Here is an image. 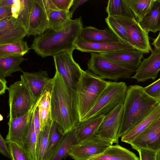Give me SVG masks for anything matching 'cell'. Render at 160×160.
I'll list each match as a JSON object with an SVG mask.
<instances>
[{
	"label": "cell",
	"mask_w": 160,
	"mask_h": 160,
	"mask_svg": "<svg viewBox=\"0 0 160 160\" xmlns=\"http://www.w3.org/2000/svg\"><path fill=\"white\" fill-rule=\"evenodd\" d=\"M90 53L91 58L87 63L88 69L104 79L116 81L121 79H128L135 72L121 67L98 53Z\"/></svg>",
	"instance_id": "obj_7"
},
{
	"label": "cell",
	"mask_w": 160,
	"mask_h": 160,
	"mask_svg": "<svg viewBox=\"0 0 160 160\" xmlns=\"http://www.w3.org/2000/svg\"><path fill=\"white\" fill-rule=\"evenodd\" d=\"M123 112V104L119 105L105 115L96 136L110 142L118 144V133Z\"/></svg>",
	"instance_id": "obj_11"
},
{
	"label": "cell",
	"mask_w": 160,
	"mask_h": 160,
	"mask_svg": "<svg viewBox=\"0 0 160 160\" xmlns=\"http://www.w3.org/2000/svg\"><path fill=\"white\" fill-rule=\"evenodd\" d=\"M83 28L82 18L70 20L60 29H50L34 39L31 48L44 58L67 51L74 50L75 43Z\"/></svg>",
	"instance_id": "obj_1"
},
{
	"label": "cell",
	"mask_w": 160,
	"mask_h": 160,
	"mask_svg": "<svg viewBox=\"0 0 160 160\" xmlns=\"http://www.w3.org/2000/svg\"><path fill=\"white\" fill-rule=\"evenodd\" d=\"M0 152L3 156L11 159V155L8 143L0 134Z\"/></svg>",
	"instance_id": "obj_43"
},
{
	"label": "cell",
	"mask_w": 160,
	"mask_h": 160,
	"mask_svg": "<svg viewBox=\"0 0 160 160\" xmlns=\"http://www.w3.org/2000/svg\"><path fill=\"white\" fill-rule=\"evenodd\" d=\"M12 160H32L27 151L15 143L8 142Z\"/></svg>",
	"instance_id": "obj_36"
},
{
	"label": "cell",
	"mask_w": 160,
	"mask_h": 160,
	"mask_svg": "<svg viewBox=\"0 0 160 160\" xmlns=\"http://www.w3.org/2000/svg\"><path fill=\"white\" fill-rule=\"evenodd\" d=\"M88 160H140L132 152L117 144L111 145L101 154Z\"/></svg>",
	"instance_id": "obj_24"
},
{
	"label": "cell",
	"mask_w": 160,
	"mask_h": 160,
	"mask_svg": "<svg viewBox=\"0 0 160 160\" xmlns=\"http://www.w3.org/2000/svg\"><path fill=\"white\" fill-rule=\"evenodd\" d=\"M31 48L23 40L0 44V58L9 56H21L28 53Z\"/></svg>",
	"instance_id": "obj_30"
},
{
	"label": "cell",
	"mask_w": 160,
	"mask_h": 160,
	"mask_svg": "<svg viewBox=\"0 0 160 160\" xmlns=\"http://www.w3.org/2000/svg\"><path fill=\"white\" fill-rule=\"evenodd\" d=\"M129 144L137 151L139 149L149 150L157 152L160 149V117Z\"/></svg>",
	"instance_id": "obj_13"
},
{
	"label": "cell",
	"mask_w": 160,
	"mask_h": 160,
	"mask_svg": "<svg viewBox=\"0 0 160 160\" xmlns=\"http://www.w3.org/2000/svg\"><path fill=\"white\" fill-rule=\"evenodd\" d=\"M111 145L96 136L75 145L68 155L74 160H88L101 154Z\"/></svg>",
	"instance_id": "obj_12"
},
{
	"label": "cell",
	"mask_w": 160,
	"mask_h": 160,
	"mask_svg": "<svg viewBox=\"0 0 160 160\" xmlns=\"http://www.w3.org/2000/svg\"><path fill=\"white\" fill-rule=\"evenodd\" d=\"M127 89L124 82L108 81L106 88L96 103L79 122L101 115H105L119 105L123 104Z\"/></svg>",
	"instance_id": "obj_5"
},
{
	"label": "cell",
	"mask_w": 160,
	"mask_h": 160,
	"mask_svg": "<svg viewBox=\"0 0 160 160\" xmlns=\"http://www.w3.org/2000/svg\"><path fill=\"white\" fill-rule=\"evenodd\" d=\"M77 144L74 128L64 134L49 160H61Z\"/></svg>",
	"instance_id": "obj_27"
},
{
	"label": "cell",
	"mask_w": 160,
	"mask_h": 160,
	"mask_svg": "<svg viewBox=\"0 0 160 160\" xmlns=\"http://www.w3.org/2000/svg\"><path fill=\"white\" fill-rule=\"evenodd\" d=\"M27 35V30L13 17L0 21V44L23 40Z\"/></svg>",
	"instance_id": "obj_17"
},
{
	"label": "cell",
	"mask_w": 160,
	"mask_h": 160,
	"mask_svg": "<svg viewBox=\"0 0 160 160\" xmlns=\"http://www.w3.org/2000/svg\"><path fill=\"white\" fill-rule=\"evenodd\" d=\"M72 17L69 12L53 10L49 16V29L57 31L61 29Z\"/></svg>",
	"instance_id": "obj_32"
},
{
	"label": "cell",
	"mask_w": 160,
	"mask_h": 160,
	"mask_svg": "<svg viewBox=\"0 0 160 160\" xmlns=\"http://www.w3.org/2000/svg\"><path fill=\"white\" fill-rule=\"evenodd\" d=\"M152 0H126L138 22L148 11Z\"/></svg>",
	"instance_id": "obj_33"
},
{
	"label": "cell",
	"mask_w": 160,
	"mask_h": 160,
	"mask_svg": "<svg viewBox=\"0 0 160 160\" xmlns=\"http://www.w3.org/2000/svg\"><path fill=\"white\" fill-rule=\"evenodd\" d=\"M160 101L148 95L138 85L128 87L123 103V112L118 133L119 138L144 118L156 107Z\"/></svg>",
	"instance_id": "obj_3"
},
{
	"label": "cell",
	"mask_w": 160,
	"mask_h": 160,
	"mask_svg": "<svg viewBox=\"0 0 160 160\" xmlns=\"http://www.w3.org/2000/svg\"><path fill=\"white\" fill-rule=\"evenodd\" d=\"M73 51L60 52L53 58L56 70L62 76L77 101V88L82 70L73 59Z\"/></svg>",
	"instance_id": "obj_8"
},
{
	"label": "cell",
	"mask_w": 160,
	"mask_h": 160,
	"mask_svg": "<svg viewBox=\"0 0 160 160\" xmlns=\"http://www.w3.org/2000/svg\"><path fill=\"white\" fill-rule=\"evenodd\" d=\"M65 134L56 122L52 121L49 132L48 143L43 160H49Z\"/></svg>",
	"instance_id": "obj_28"
},
{
	"label": "cell",
	"mask_w": 160,
	"mask_h": 160,
	"mask_svg": "<svg viewBox=\"0 0 160 160\" xmlns=\"http://www.w3.org/2000/svg\"><path fill=\"white\" fill-rule=\"evenodd\" d=\"M137 152L140 160H156V152L143 149H139Z\"/></svg>",
	"instance_id": "obj_41"
},
{
	"label": "cell",
	"mask_w": 160,
	"mask_h": 160,
	"mask_svg": "<svg viewBox=\"0 0 160 160\" xmlns=\"http://www.w3.org/2000/svg\"><path fill=\"white\" fill-rule=\"evenodd\" d=\"M75 49L82 52L98 53L123 50L135 49L131 45L119 42H92L78 38L75 44Z\"/></svg>",
	"instance_id": "obj_18"
},
{
	"label": "cell",
	"mask_w": 160,
	"mask_h": 160,
	"mask_svg": "<svg viewBox=\"0 0 160 160\" xmlns=\"http://www.w3.org/2000/svg\"><path fill=\"white\" fill-rule=\"evenodd\" d=\"M144 89L149 96L160 101V78L144 88Z\"/></svg>",
	"instance_id": "obj_38"
},
{
	"label": "cell",
	"mask_w": 160,
	"mask_h": 160,
	"mask_svg": "<svg viewBox=\"0 0 160 160\" xmlns=\"http://www.w3.org/2000/svg\"><path fill=\"white\" fill-rule=\"evenodd\" d=\"M108 81L89 70H82L77 88V107L80 120L92 108Z\"/></svg>",
	"instance_id": "obj_4"
},
{
	"label": "cell",
	"mask_w": 160,
	"mask_h": 160,
	"mask_svg": "<svg viewBox=\"0 0 160 160\" xmlns=\"http://www.w3.org/2000/svg\"><path fill=\"white\" fill-rule=\"evenodd\" d=\"M54 5L58 10L69 12L74 0H52Z\"/></svg>",
	"instance_id": "obj_39"
},
{
	"label": "cell",
	"mask_w": 160,
	"mask_h": 160,
	"mask_svg": "<svg viewBox=\"0 0 160 160\" xmlns=\"http://www.w3.org/2000/svg\"><path fill=\"white\" fill-rule=\"evenodd\" d=\"M38 100L37 102L34 111L33 122L35 131L38 140L41 132L40 124L38 106Z\"/></svg>",
	"instance_id": "obj_42"
},
{
	"label": "cell",
	"mask_w": 160,
	"mask_h": 160,
	"mask_svg": "<svg viewBox=\"0 0 160 160\" xmlns=\"http://www.w3.org/2000/svg\"><path fill=\"white\" fill-rule=\"evenodd\" d=\"M51 84L38 100L41 131L43 130L47 125L51 124L52 121L51 113Z\"/></svg>",
	"instance_id": "obj_25"
},
{
	"label": "cell",
	"mask_w": 160,
	"mask_h": 160,
	"mask_svg": "<svg viewBox=\"0 0 160 160\" xmlns=\"http://www.w3.org/2000/svg\"><path fill=\"white\" fill-rule=\"evenodd\" d=\"M21 76L37 101L52 81V78H49L47 71L42 70L35 72H23Z\"/></svg>",
	"instance_id": "obj_19"
},
{
	"label": "cell",
	"mask_w": 160,
	"mask_h": 160,
	"mask_svg": "<svg viewBox=\"0 0 160 160\" xmlns=\"http://www.w3.org/2000/svg\"><path fill=\"white\" fill-rule=\"evenodd\" d=\"M156 159V160H160V149L157 152Z\"/></svg>",
	"instance_id": "obj_49"
},
{
	"label": "cell",
	"mask_w": 160,
	"mask_h": 160,
	"mask_svg": "<svg viewBox=\"0 0 160 160\" xmlns=\"http://www.w3.org/2000/svg\"><path fill=\"white\" fill-rule=\"evenodd\" d=\"M105 115H102L79 122L75 128L78 143L96 136Z\"/></svg>",
	"instance_id": "obj_22"
},
{
	"label": "cell",
	"mask_w": 160,
	"mask_h": 160,
	"mask_svg": "<svg viewBox=\"0 0 160 160\" xmlns=\"http://www.w3.org/2000/svg\"><path fill=\"white\" fill-rule=\"evenodd\" d=\"M152 44L154 47V48H160V31L158 36L154 39Z\"/></svg>",
	"instance_id": "obj_48"
},
{
	"label": "cell",
	"mask_w": 160,
	"mask_h": 160,
	"mask_svg": "<svg viewBox=\"0 0 160 160\" xmlns=\"http://www.w3.org/2000/svg\"><path fill=\"white\" fill-rule=\"evenodd\" d=\"M138 22L148 33L160 31V0H152L148 11Z\"/></svg>",
	"instance_id": "obj_23"
},
{
	"label": "cell",
	"mask_w": 160,
	"mask_h": 160,
	"mask_svg": "<svg viewBox=\"0 0 160 160\" xmlns=\"http://www.w3.org/2000/svg\"><path fill=\"white\" fill-rule=\"evenodd\" d=\"M160 71V48L155 49L151 55L144 59L131 78L138 82H144L148 80H155Z\"/></svg>",
	"instance_id": "obj_16"
},
{
	"label": "cell",
	"mask_w": 160,
	"mask_h": 160,
	"mask_svg": "<svg viewBox=\"0 0 160 160\" xmlns=\"http://www.w3.org/2000/svg\"><path fill=\"white\" fill-rule=\"evenodd\" d=\"M124 68L136 71L140 66L143 53L136 49L123 50L98 53Z\"/></svg>",
	"instance_id": "obj_14"
},
{
	"label": "cell",
	"mask_w": 160,
	"mask_h": 160,
	"mask_svg": "<svg viewBox=\"0 0 160 160\" xmlns=\"http://www.w3.org/2000/svg\"><path fill=\"white\" fill-rule=\"evenodd\" d=\"M79 38L92 42H122L109 29L100 30L92 26L83 28Z\"/></svg>",
	"instance_id": "obj_20"
},
{
	"label": "cell",
	"mask_w": 160,
	"mask_h": 160,
	"mask_svg": "<svg viewBox=\"0 0 160 160\" xmlns=\"http://www.w3.org/2000/svg\"><path fill=\"white\" fill-rule=\"evenodd\" d=\"M12 16L11 8L0 7V21Z\"/></svg>",
	"instance_id": "obj_44"
},
{
	"label": "cell",
	"mask_w": 160,
	"mask_h": 160,
	"mask_svg": "<svg viewBox=\"0 0 160 160\" xmlns=\"http://www.w3.org/2000/svg\"><path fill=\"white\" fill-rule=\"evenodd\" d=\"M51 125V124L47 125L40 132L37 144L38 160H43L46 151L48 143Z\"/></svg>",
	"instance_id": "obj_35"
},
{
	"label": "cell",
	"mask_w": 160,
	"mask_h": 160,
	"mask_svg": "<svg viewBox=\"0 0 160 160\" xmlns=\"http://www.w3.org/2000/svg\"><path fill=\"white\" fill-rule=\"evenodd\" d=\"M105 21L110 30L122 41L130 44L126 29L115 17L108 16Z\"/></svg>",
	"instance_id": "obj_34"
},
{
	"label": "cell",
	"mask_w": 160,
	"mask_h": 160,
	"mask_svg": "<svg viewBox=\"0 0 160 160\" xmlns=\"http://www.w3.org/2000/svg\"><path fill=\"white\" fill-rule=\"evenodd\" d=\"M160 117V102L149 114L125 133L121 137V141L129 144L135 138L155 122Z\"/></svg>",
	"instance_id": "obj_21"
},
{
	"label": "cell",
	"mask_w": 160,
	"mask_h": 160,
	"mask_svg": "<svg viewBox=\"0 0 160 160\" xmlns=\"http://www.w3.org/2000/svg\"><path fill=\"white\" fill-rule=\"evenodd\" d=\"M21 79L11 84L9 92V113L7 117L12 119L22 117L28 113L36 104L34 98L22 76Z\"/></svg>",
	"instance_id": "obj_6"
},
{
	"label": "cell",
	"mask_w": 160,
	"mask_h": 160,
	"mask_svg": "<svg viewBox=\"0 0 160 160\" xmlns=\"http://www.w3.org/2000/svg\"><path fill=\"white\" fill-rule=\"evenodd\" d=\"M124 27L129 42L134 48L143 53H149L152 50L150 45L148 33L140 26L135 18L114 17Z\"/></svg>",
	"instance_id": "obj_10"
},
{
	"label": "cell",
	"mask_w": 160,
	"mask_h": 160,
	"mask_svg": "<svg viewBox=\"0 0 160 160\" xmlns=\"http://www.w3.org/2000/svg\"><path fill=\"white\" fill-rule=\"evenodd\" d=\"M15 0H0V7H7L11 8Z\"/></svg>",
	"instance_id": "obj_47"
},
{
	"label": "cell",
	"mask_w": 160,
	"mask_h": 160,
	"mask_svg": "<svg viewBox=\"0 0 160 160\" xmlns=\"http://www.w3.org/2000/svg\"><path fill=\"white\" fill-rule=\"evenodd\" d=\"M24 7V0H15L11 7L12 17L17 19Z\"/></svg>",
	"instance_id": "obj_40"
},
{
	"label": "cell",
	"mask_w": 160,
	"mask_h": 160,
	"mask_svg": "<svg viewBox=\"0 0 160 160\" xmlns=\"http://www.w3.org/2000/svg\"><path fill=\"white\" fill-rule=\"evenodd\" d=\"M33 108L28 113L22 117L9 119L8 123V131L6 139L7 142L15 143L26 150L25 140Z\"/></svg>",
	"instance_id": "obj_15"
},
{
	"label": "cell",
	"mask_w": 160,
	"mask_h": 160,
	"mask_svg": "<svg viewBox=\"0 0 160 160\" xmlns=\"http://www.w3.org/2000/svg\"><path fill=\"white\" fill-rule=\"evenodd\" d=\"M106 10L109 16L135 18L126 0H109Z\"/></svg>",
	"instance_id": "obj_29"
},
{
	"label": "cell",
	"mask_w": 160,
	"mask_h": 160,
	"mask_svg": "<svg viewBox=\"0 0 160 160\" xmlns=\"http://www.w3.org/2000/svg\"><path fill=\"white\" fill-rule=\"evenodd\" d=\"M7 82L5 79H0V94H4L6 90L8 89V87L7 86Z\"/></svg>",
	"instance_id": "obj_46"
},
{
	"label": "cell",
	"mask_w": 160,
	"mask_h": 160,
	"mask_svg": "<svg viewBox=\"0 0 160 160\" xmlns=\"http://www.w3.org/2000/svg\"><path fill=\"white\" fill-rule=\"evenodd\" d=\"M53 10L58 9L52 0H33L27 35H41L48 29L49 14Z\"/></svg>",
	"instance_id": "obj_9"
},
{
	"label": "cell",
	"mask_w": 160,
	"mask_h": 160,
	"mask_svg": "<svg viewBox=\"0 0 160 160\" xmlns=\"http://www.w3.org/2000/svg\"><path fill=\"white\" fill-rule=\"evenodd\" d=\"M36 104L31 112L28 132L25 140L26 149L32 160H38V138L33 122L34 111Z\"/></svg>",
	"instance_id": "obj_31"
},
{
	"label": "cell",
	"mask_w": 160,
	"mask_h": 160,
	"mask_svg": "<svg viewBox=\"0 0 160 160\" xmlns=\"http://www.w3.org/2000/svg\"><path fill=\"white\" fill-rule=\"evenodd\" d=\"M52 121L57 122L65 134L79 122L77 101L63 78L56 70L50 85Z\"/></svg>",
	"instance_id": "obj_2"
},
{
	"label": "cell",
	"mask_w": 160,
	"mask_h": 160,
	"mask_svg": "<svg viewBox=\"0 0 160 160\" xmlns=\"http://www.w3.org/2000/svg\"><path fill=\"white\" fill-rule=\"evenodd\" d=\"M33 0H24V8L17 19L28 30Z\"/></svg>",
	"instance_id": "obj_37"
},
{
	"label": "cell",
	"mask_w": 160,
	"mask_h": 160,
	"mask_svg": "<svg viewBox=\"0 0 160 160\" xmlns=\"http://www.w3.org/2000/svg\"><path fill=\"white\" fill-rule=\"evenodd\" d=\"M27 59L21 56H9L0 58V79L12 76L16 72H23L20 64Z\"/></svg>",
	"instance_id": "obj_26"
},
{
	"label": "cell",
	"mask_w": 160,
	"mask_h": 160,
	"mask_svg": "<svg viewBox=\"0 0 160 160\" xmlns=\"http://www.w3.org/2000/svg\"><path fill=\"white\" fill-rule=\"evenodd\" d=\"M88 0H74L72 8L69 11L71 15H72L80 5L87 2Z\"/></svg>",
	"instance_id": "obj_45"
}]
</instances>
